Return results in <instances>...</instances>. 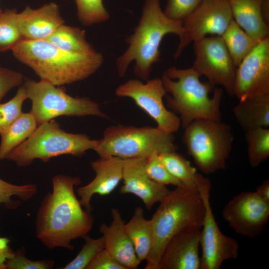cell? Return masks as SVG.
<instances>
[{
	"instance_id": "23",
	"label": "cell",
	"mask_w": 269,
	"mask_h": 269,
	"mask_svg": "<svg viewBox=\"0 0 269 269\" xmlns=\"http://www.w3.org/2000/svg\"><path fill=\"white\" fill-rule=\"evenodd\" d=\"M125 229L140 263L146 260L152 247L153 235L151 220L145 218L141 207L134 209L132 218L125 224Z\"/></svg>"
},
{
	"instance_id": "8",
	"label": "cell",
	"mask_w": 269,
	"mask_h": 269,
	"mask_svg": "<svg viewBox=\"0 0 269 269\" xmlns=\"http://www.w3.org/2000/svg\"><path fill=\"white\" fill-rule=\"evenodd\" d=\"M233 140L230 125L204 119L192 122L184 128L182 136L188 153L206 174L225 168Z\"/></svg>"
},
{
	"instance_id": "31",
	"label": "cell",
	"mask_w": 269,
	"mask_h": 269,
	"mask_svg": "<svg viewBox=\"0 0 269 269\" xmlns=\"http://www.w3.org/2000/svg\"><path fill=\"white\" fill-rule=\"evenodd\" d=\"M75 1L78 18L85 26H90L104 22L110 17L109 13L104 5L103 0H75Z\"/></svg>"
},
{
	"instance_id": "41",
	"label": "cell",
	"mask_w": 269,
	"mask_h": 269,
	"mask_svg": "<svg viewBox=\"0 0 269 269\" xmlns=\"http://www.w3.org/2000/svg\"><path fill=\"white\" fill-rule=\"evenodd\" d=\"M262 15L264 21L269 25V0H264L261 9Z\"/></svg>"
},
{
	"instance_id": "36",
	"label": "cell",
	"mask_w": 269,
	"mask_h": 269,
	"mask_svg": "<svg viewBox=\"0 0 269 269\" xmlns=\"http://www.w3.org/2000/svg\"><path fill=\"white\" fill-rule=\"evenodd\" d=\"M201 0H168L163 11L168 18L182 21L198 5Z\"/></svg>"
},
{
	"instance_id": "37",
	"label": "cell",
	"mask_w": 269,
	"mask_h": 269,
	"mask_svg": "<svg viewBox=\"0 0 269 269\" xmlns=\"http://www.w3.org/2000/svg\"><path fill=\"white\" fill-rule=\"evenodd\" d=\"M24 77L20 72L0 67V102L11 89L22 85Z\"/></svg>"
},
{
	"instance_id": "38",
	"label": "cell",
	"mask_w": 269,
	"mask_h": 269,
	"mask_svg": "<svg viewBox=\"0 0 269 269\" xmlns=\"http://www.w3.org/2000/svg\"><path fill=\"white\" fill-rule=\"evenodd\" d=\"M87 269H125L109 253L102 251L92 261Z\"/></svg>"
},
{
	"instance_id": "4",
	"label": "cell",
	"mask_w": 269,
	"mask_h": 269,
	"mask_svg": "<svg viewBox=\"0 0 269 269\" xmlns=\"http://www.w3.org/2000/svg\"><path fill=\"white\" fill-rule=\"evenodd\" d=\"M200 76L192 67H171L161 78L167 107L179 117L184 129L197 119L221 121L223 90L208 81L201 82Z\"/></svg>"
},
{
	"instance_id": "24",
	"label": "cell",
	"mask_w": 269,
	"mask_h": 269,
	"mask_svg": "<svg viewBox=\"0 0 269 269\" xmlns=\"http://www.w3.org/2000/svg\"><path fill=\"white\" fill-rule=\"evenodd\" d=\"M37 123L29 112L20 116L5 132L0 134V162L6 159L9 153L34 133Z\"/></svg>"
},
{
	"instance_id": "18",
	"label": "cell",
	"mask_w": 269,
	"mask_h": 269,
	"mask_svg": "<svg viewBox=\"0 0 269 269\" xmlns=\"http://www.w3.org/2000/svg\"><path fill=\"white\" fill-rule=\"evenodd\" d=\"M145 159H126L122 179L124 184L119 192L135 195L150 210L155 204L161 202L170 191L166 185L154 181L146 175L143 167Z\"/></svg>"
},
{
	"instance_id": "10",
	"label": "cell",
	"mask_w": 269,
	"mask_h": 269,
	"mask_svg": "<svg viewBox=\"0 0 269 269\" xmlns=\"http://www.w3.org/2000/svg\"><path fill=\"white\" fill-rule=\"evenodd\" d=\"M211 188L209 180L203 176L198 188L205 206L200 237L201 269H220L225 261L237 259L239 250L238 242L218 226L210 201Z\"/></svg>"
},
{
	"instance_id": "19",
	"label": "cell",
	"mask_w": 269,
	"mask_h": 269,
	"mask_svg": "<svg viewBox=\"0 0 269 269\" xmlns=\"http://www.w3.org/2000/svg\"><path fill=\"white\" fill-rule=\"evenodd\" d=\"M16 21L23 39H46L65 23L59 5L54 2L37 8L27 6L17 12Z\"/></svg>"
},
{
	"instance_id": "13",
	"label": "cell",
	"mask_w": 269,
	"mask_h": 269,
	"mask_svg": "<svg viewBox=\"0 0 269 269\" xmlns=\"http://www.w3.org/2000/svg\"><path fill=\"white\" fill-rule=\"evenodd\" d=\"M233 19L228 0H201L195 9L182 21L183 32L174 54L178 58L191 42L207 34L222 36Z\"/></svg>"
},
{
	"instance_id": "27",
	"label": "cell",
	"mask_w": 269,
	"mask_h": 269,
	"mask_svg": "<svg viewBox=\"0 0 269 269\" xmlns=\"http://www.w3.org/2000/svg\"><path fill=\"white\" fill-rule=\"evenodd\" d=\"M159 155L170 173L183 186L198 189L203 176L197 173L190 161L176 152H165Z\"/></svg>"
},
{
	"instance_id": "6",
	"label": "cell",
	"mask_w": 269,
	"mask_h": 269,
	"mask_svg": "<svg viewBox=\"0 0 269 269\" xmlns=\"http://www.w3.org/2000/svg\"><path fill=\"white\" fill-rule=\"evenodd\" d=\"M98 140L83 134L62 130L54 119L37 126L32 135L12 150L6 159L20 167L30 165L35 159L47 162L51 158L65 154L81 157L94 149Z\"/></svg>"
},
{
	"instance_id": "16",
	"label": "cell",
	"mask_w": 269,
	"mask_h": 269,
	"mask_svg": "<svg viewBox=\"0 0 269 269\" xmlns=\"http://www.w3.org/2000/svg\"><path fill=\"white\" fill-rule=\"evenodd\" d=\"M201 226H191L168 241L157 269H200L199 255Z\"/></svg>"
},
{
	"instance_id": "14",
	"label": "cell",
	"mask_w": 269,
	"mask_h": 269,
	"mask_svg": "<svg viewBox=\"0 0 269 269\" xmlns=\"http://www.w3.org/2000/svg\"><path fill=\"white\" fill-rule=\"evenodd\" d=\"M222 217L238 234L250 238L259 236L269 217V203L254 192H243L224 207Z\"/></svg>"
},
{
	"instance_id": "20",
	"label": "cell",
	"mask_w": 269,
	"mask_h": 269,
	"mask_svg": "<svg viewBox=\"0 0 269 269\" xmlns=\"http://www.w3.org/2000/svg\"><path fill=\"white\" fill-rule=\"evenodd\" d=\"M110 225L102 223L100 232L104 239L105 250L125 269H137L140 264L134 245L126 232L125 223L118 209L111 211Z\"/></svg>"
},
{
	"instance_id": "40",
	"label": "cell",
	"mask_w": 269,
	"mask_h": 269,
	"mask_svg": "<svg viewBox=\"0 0 269 269\" xmlns=\"http://www.w3.org/2000/svg\"><path fill=\"white\" fill-rule=\"evenodd\" d=\"M255 192L263 200L269 203V179H266L258 186Z\"/></svg>"
},
{
	"instance_id": "5",
	"label": "cell",
	"mask_w": 269,
	"mask_h": 269,
	"mask_svg": "<svg viewBox=\"0 0 269 269\" xmlns=\"http://www.w3.org/2000/svg\"><path fill=\"white\" fill-rule=\"evenodd\" d=\"M204 211L198 189L179 186L170 191L150 219L153 241L144 269H157L166 245L178 232L189 226H202Z\"/></svg>"
},
{
	"instance_id": "11",
	"label": "cell",
	"mask_w": 269,
	"mask_h": 269,
	"mask_svg": "<svg viewBox=\"0 0 269 269\" xmlns=\"http://www.w3.org/2000/svg\"><path fill=\"white\" fill-rule=\"evenodd\" d=\"M116 96L132 99L157 124V127L170 134L178 131L181 126L179 117L165 106L163 98L167 94L161 78L148 79L143 83L131 79L119 85Z\"/></svg>"
},
{
	"instance_id": "28",
	"label": "cell",
	"mask_w": 269,
	"mask_h": 269,
	"mask_svg": "<svg viewBox=\"0 0 269 269\" xmlns=\"http://www.w3.org/2000/svg\"><path fill=\"white\" fill-rule=\"evenodd\" d=\"M250 165L257 167L269 156V129L256 128L245 132Z\"/></svg>"
},
{
	"instance_id": "12",
	"label": "cell",
	"mask_w": 269,
	"mask_h": 269,
	"mask_svg": "<svg viewBox=\"0 0 269 269\" xmlns=\"http://www.w3.org/2000/svg\"><path fill=\"white\" fill-rule=\"evenodd\" d=\"M192 68L212 85H221L233 96L235 66L221 36L204 37L194 42Z\"/></svg>"
},
{
	"instance_id": "9",
	"label": "cell",
	"mask_w": 269,
	"mask_h": 269,
	"mask_svg": "<svg viewBox=\"0 0 269 269\" xmlns=\"http://www.w3.org/2000/svg\"><path fill=\"white\" fill-rule=\"evenodd\" d=\"M22 86L32 103L30 113L38 126L59 116H93L108 119L98 103L87 97H73L65 89L46 81L24 78Z\"/></svg>"
},
{
	"instance_id": "35",
	"label": "cell",
	"mask_w": 269,
	"mask_h": 269,
	"mask_svg": "<svg viewBox=\"0 0 269 269\" xmlns=\"http://www.w3.org/2000/svg\"><path fill=\"white\" fill-rule=\"evenodd\" d=\"M25 253L24 248L14 252L12 257L6 261L5 269H51L54 266L53 260H31L25 256Z\"/></svg>"
},
{
	"instance_id": "2",
	"label": "cell",
	"mask_w": 269,
	"mask_h": 269,
	"mask_svg": "<svg viewBox=\"0 0 269 269\" xmlns=\"http://www.w3.org/2000/svg\"><path fill=\"white\" fill-rule=\"evenodd\" d=\"M17 60L39 77L56 86L87 79L104 62L102 53L81 54L63 50L46 39H22L11 49Z\"/></svg>"
},
{
	"instance_id": "15",
	"label": "cell",
	"mask_w": 269,
	"mask_h": 269,
	"mask_svg": "<svg viewBox=\"0 0 269 269\" xmlns=\"http://www.w3.org/2000/svg\"><path fill=\"white\" fill-rule=\"evenodd\" d=\"M269 94V38L260 41L237 67L233 96L239 100Z\"/></svg>"
},
{
	"instance_id": "33",
	"label": "cell",
	"mask_w": 269,
	"mask_h": 269,
	"mask_svg": "<svg viewBox=\"0 0 269 269\" xmlns=\"http://www.w3.org/2000/svg\"><path fill=\"white\" fill-rule=\"evenodd\" d=\"M27 99L23 86L19 87L15 96L8 102L0 103V134L5 132L23 114L22 105Z\"/></svg>"
},
{
	"instance_id": "17",
	"label": "cell",
	"mask_w": 269,
	"mask_h": 269,
	"mask_svg": "<svg viewBox=\"0 0 269 269\" xmlns=\"http://www.w3.org/2000/svg\"><path fill=\"white\" fill-rule=\"evenodd\" d=\"M126 159L116 156L101 157L91 162L96 175L88 184L79 188L77 194L84 209L92 211L93 196H106L111 194L123 179Z\"/></svg>"
},
{
	"instance_id": "1",
	"label": "cell",
	"mask_w": 269,
	"mask_h": 269,
	"mask_svg": "<svg viewBox=\"0 0 269 269\" xmlns=\"http://www.w3.org/2000/svg\"><path fill=\"white\" fill-rule=\"evenodd\" d=\"M81 183L78 177L60 174L52 178V191L43 197L35 222L36 236L46 248L72 251V241L91 231V211L83 209L74 192Z\"/></svg>"
},
{
	"instance_id": "32",
	"label": "cell",
	"mask_w": 269,
	"mask_h": 269,
	"mask_svg": "<svg viewBox=\"0 0 269 269\" xmlns=\"http://www.w3.org/2000/svg\"><path fill=\"white\" fill-rule=\"evenodd\" d=\"M85 244L76 257L62 269H87L96 257L105 249L103 236L93 239L88 235L82 237Z\"/></svg>"
},
{
	"instance_id": "25",
	"label": "cell",
	"mask_w": 269,
	"mask_h": 269,
	"mask_svg": "<svg viewBox=\"0 0 269 269\" xmlns=\"http://www.w3.org/2000/svg\"><path fill=\"white\" fill-rule=\"evenodd\" d=\"M46 40L57 47L69 52L91 54L97 52L87 41L85 31L78 27L63 24Z\"/></svg>"
},
{
	"instance_id": "29",
	"label": "cell",
	"mask_w": 269,
	"mask_h": 269,
	"mask_svg": "<svg viewBox=\"0 0 269 269\" xmlns=\"http://www.w3.org/2000/svg\"><path fill=\"white\" fill-rule=\"evenodd\" d=\"M37 192V187L34 184L16 185L0 178V206L2 204L8 209H16L20 202L12 200V197L16 196L22 201H26L32 198Z\"/></svg>"
},
{
	"instance_id": "42",
	"label": "cell",
	"mask_w": 269,
	"mask_h": 269,
	"mask_svg": "<svg viewBox=\"0 0 269 269\" xmlns=\"http://www.w3.org/2000/svg\"><path fill=\"white\" fill-rule=\"evenodd\" d=\"M2 10L1 9V8H0V14L2 12Z\"/></svg>"
},
{
	"instance_id": "7",
	"label": "cell",
	"mask_w": 269,
	"mask_h": 269,
	"mask_svg": "<svg viewBox=\"0 0 269 269\" xmlns=\"http://www.w3.org/2000/svg\"><path fill=\"white\" fill-rule=\"evenodd\" d=\"M173 134L157 127L114 125L105 129L93 149L101 157L147 158L154 153L176 152Z\"/></svg>"
},
{
	"instance_id": "22",
	"label": "cell",
	"mask_w": 269,
	"mask_h": 269,
	"mask_svg": "<svg viewBox=\"0 0 269 269\" xmlns=\"http://www.w3.org/2000/svg\"><path fill=\"white\" fill-rule=\"evenodd\" d=\"M233 114L245 131L269 127V94L243 100L233 109Z\"/></svg>"
},
{
	"instance_id": "3",
	"label": "cell",
	"mask_w": 269,
	"mask_h": 269,
	"mask_svg": "<svg viewBox=\"0 0 269 269\" xmlns=\"http://www.w3.org/2000/svg\"><path fill=\"white\" fill-rule=\"evenodd\" d=\"M182 32V21L166 16L160 0H146L138 25L126 38L129 47L116 60L118 75L124 77L131 63L134 61V74L147 81L153 64L160 60L159 46L164 36L173 33L180 37Z\"/></svg>"
},
{
	"instance_id": "30",
	"label": "cell",
	"mask_w": 269,
	"mask_h": 269,
	"mask_svg": "<svg viewBox=\"0 0 269 269\" xmlns=\"http://www.w3.org/2000/svg\"><path fill=\"white\" fill-rule=\"evenodd\" d=\"M16 9H7L0 14V52L11 49L23 39L18 26Z\"/></svg>"
},
{
	"instance_id": "26",
	"label": "cell",
	"mask_w": 269,
	"mask_h": 269,
	"mask_svg": "<svg viewBox=\"0 0 269 269\" xmlns=\"http://www.w3.org/2000/svg\"><path fill=\"white\" fill-rule=\"evenodd\" d=\"M221 36L236 67L260 42L249 35L233 19Z\"/></svg>"
},
{
	"instance_id": "21",
	"label": "cell",
	"mask_w": 269,
	"mask_h": 269,
	"mask_svg": "<svg viewBox=\"0 0 269 269\" xmlns=\"http://www.w3.org/2000/svg\"><path fill=\"white\" fill-rule=\"evenodd\" d=\"M264 0H228L233 19L249 35L260 41L269 37V25L261 12Z\"/></svg>"
},
{
	"instance_id": "34",
	"label": "cell",
	"mask_w": 269,
	"mask_h": 269,
	"mask_svg": "<svg viewBox=\"0 0 269 269\" xmlns=\"http://www.w3.org/2000/svg\"><path fill=\"white\" fill-rule=\"evenodd\" d=\"M143 167L146 175L158 183L164 185L183 186L170 173L162 162L157 153H154L146 158Z\"/></svg>"
},
{
	"instance_id": "39",
	"label": "cell",
	"mask_w": 269,
	"mask_h": 269,
	"mask_svg": "<svg viewBox=\"0 0 269 269\" xmlns=\"http://www.w3.org/2000/svg\"><path fill=\"white\" fill-rule=\"evenodd\" d=\"M10 240L5 237H0V269H5L7 260L12 257L14 252L11 248Z\"/></svg>"
}]
</instances>
